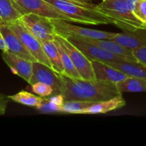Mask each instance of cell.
Listing matches in <instances>:
<instances>
[{
	"label": "cell",
	"mask_w": 146,
	"mask_h": 146,
	"mask_svg": "<svg viewBox=\"0 0 146 146\" xmlns=\"http://www.w3.org/2000/svg\"><path fill=\"white\" fill-rule=\"evenodd\" d=\"M61 82V94L64 101H104L122 94L115 84L74 78L64 74L57 73Z\"/></svg>",
	"instance_id": "1"
},
{
	"label": "cell",
	"mask_w": 146,
	"mask_h": 146,
	"mask_svg": "<svg viewBox=\"0 0 146 146\" xmlns=\"http://www.w3.org/2000/svg\"><path fill=\"white\" fill-rule=\"evenodd\" d=\"M66 16L73 22L89 25L114 24V20L94 7H85L67 0H45Z\"/></svg>",
	"instance_id": "2"
},
{
	"label": "cell",
	"mask_w": 146,
	"mask_h": 146,
	"mask_svg": "<svg viewBox=\"0 0 146 146\" xmlns=\"http://www.w3.org/2000/svg\"><path fill=\"white\" fill-rule=\"evenodd\" d=\"M94 8L113 19L114 25L123 31L146 27V24L139 20L130 9L125 0L102 1Z\"/></svg>",
	"instance_id": "3"
},
{
	"label": "cell",
	"mask_w": 146,
	"mask_h": 146,
	"mask_svg": "<svg viewBox=\"0 0 146 146\" xmlns=\"http://www.w3.org/2000/svg\"><path fill=\"white\" fill-rule=\"evenodd\" d=\"M12 3L15 8L21 13V16L31 13L50 19L73 22L72 19L59 11L45 0H12Z\"/></svg>",
	"instance_id": "4"
},
{
	"label": "cell",
	"mask_w": 146,
	"mask_h": 146,
	"mask_svg": "<svg viewBox=\"0 0 146 146\" xmlns=\"http://www.w3.org/2000/svg\"><path fill=\"white\" fill-rule=\"evenodd\" d=\"M6 24L15 33L24 47L28 50L36 61L42 63L52 68L51 64L43 51L41 42L27 29L19 19Z\"/></svg>",
	"instance_id": "5"
},
{
	"label": "cell",
	"mask_w": 146,
	"mask_h": 146,
	"mask_svg": "<svg viewBox=\"0 0 146 146\" xmlns=\"http://www.w3.org/2000/svg\"><path fill=\"white\" fill-rule=\"evenodd\" d=\"M55 33L64 38H89L113 39L117 33L100 31L85 27H77L62 20L51 19Z\"/></svg>",
	"instance_id": "6"
},
{
	"label": "cell",
	"mask_w": 146,
	"mask_h": 146,
	"mask_svg": "<svg viewBox=\"0 0 146 146\" xmlns=\"http://www.w3.org/2000/svg\"><path fill=\"white\" fill-rule=\"evenodd\" d=\"M54 39L56 40L67 53L77 72L80 74V78L92 81L96 80L94 78L91 61L83 54L81 51L74 46L67 38L58 34H56L54 35Z\"/></svg>",
	"instance_id": "7"
},
{
	"label": "cell",
	"mask_w": 146,
	"mask_h": 146,
	"mask_svg": "<svg viewBox=\"0 0 146 146\" xmlns=\"http://www.w3.org/2000/svg\"><path fill=\"white\" fill-rule=\"evenodd\" d=\"M19 19L40 42L54 40L56 33L51 19L31 13L23 14Z\"/></svg>",
	"instance_id": "8"
},
{
	"label": "cell",
	"mask_w": 146,
	"mask_h": 146,
	"mask_svg": "<svg viewBox=\"0 0 146 146\" xmlns=\"http://www.w3.org/2000/svg\"><path fill=\"white\" fill-rule=\"evenodd\" d=\"M37 82H42L51 86L53 95L61 94V82L57 72L50 67L39 61L32 62V74L28 84L32 85Z\"/></svg>",
	"instance_id": "9"
},
{
	"label": "cell",
	"mask_w": 146,
	"mask_h": 146,
	"mask_svg": "<svg viewBox=\"0 0 146 146\" xmlns=\"http://www.w3.org/2000/svg\"><path fill=\"white\" fill-rule=\"evenodd\" d=\"M66 38L70 42H71L74 46L77 47L80 51H81L90 61H100L105 62V61H115L127 59L122 56L111 54V53L108 52L102 48H99L96 46L92 45V44L84 42L79 38H72V37H68Z\"/></svg>",
	"instance_id": "10"
},
{
	"label": "cell",
	"mask_w": 146,
	"mask_h": 146,
	"mask_svg": "<svg viewBox=\"0 0 146 146\" xmlns=\"http://www.w3.org/2000/svg\"><path fill=\"white\" fill-rule=\"evenodd\" d=\"M0 31L4 37L8 51L27 61L32 62L37 61L29 52L28 50L24 47L15 33L8 27L6 23L0 22Z\"/></svg>",
	"instance_id": "11"
},
{
	"label": "cell",
	"mask_w": 146,
	"mask_h": 146,
	"mask_svg": "<svg viewBox=\"0 0 146 146\" xmlns=\"http://www.w3.org/2000/svg\"><path fill=\"white\" fill-rule=\"evenodd\" d=\"M1 57L13 74L18 75L27 83L29 81L32 74V61L21 58L9 51H2Z\"/></svg>",
	"instance_id": "12"
},
{
	"label": "cell",
	"mask_w": 146,
	"mask_h": 146,
	"mask_svg": "<svg viewBox=\"0 0 146 146\" xmlns=\"http://www.w3.org/2000/svg\"><path fill=\"white\" fill-rule=\"evenodd\" d=\"M94 78L97 81L116 84L128 77L119 70L100 61H91Z\"/></svg>",
	"instance_id": "13"
},
{
	"label": "cell",
	"mask_w": 146,
	"mask_h": 146,
	"mask_svg": "<svg viewBox=\"0 0 146 146\" xmlns=\"http://www.w3.org/2000/svg\"><path fill=\"white\" fill-rule=\"evenodd\" d=\"M113 40L131 50L146 46V27L117 33Z\"/></svg>",
	"instance_id": "14"
},
{
	"label": "cell",
	"mask_w": 146,
	"mask_h": 146,
	"mask_svg": "<svg viewBox=\"0 0 146 146\" xmlns=\"http://www.w3.org/2000/svg\"><path fill=\"white\" fill-rule=\"evenodd\" d=\"M92 44L100 48L105 50L115 55L122 56L132 61H137L133 55V50L123 46L113 39H103V38H76Z\"/></svg>",
	"instance_id": "15"
},
{
	"label": "cell",
	"mask_w": 146,
	"mask_h": 146,
	"mask_svg": "<svg viewBox=\"0 0 146 146\" xmlns=\"http://www.w3.org/2000/svg\"><path fill=\"white\" fill-rule=\"evenodd\" d=\"M105 64L119 70L128 76L146 79V66L137 61L129 59L115 61H105Z\"/></svg>",
	"instance_id": "16"
},
{
	"label": "cell",
	"mask_w": 146,
	"mask_h": 146,
	"mask_svg": "<svg viewBox=\"0 0 146 146\" xmlns=\"http://www.w3.org/2000/svg\"><path fill=\"white\" fill-rule=\"evenodd\" d=\"M126 104L122 94L117 96L115 97L104 100V101H97L94 104L90 106L82 111V114H99L106 113L114 110L119 109L123 108Z\"/></svg>",
	"instance_id": "17"
},
{
	"label": "cell",
	"mask_w": 146,
	"mask_h": 146,
	"mask_svg": "<svg viewBox=\"0 0 146 146\" xmlns=\"http://www.w3.org/2000/svg\"><path fill=\"white\" fill-rule=\"evenodd\" d=\"M43 51L45 53L49 61L51 64L52 68L53 71L57 73L64 74V68L62 64L58 49L53 41H46L41 42Z\"/></svg>",
	"instance_id": "18"
},
{
	"label": "cell",
	"mask_w": 146,
	"mask_h": 146,
	"mask_svg": "<svg viewBox=\"0 0 146 146\" xmlns=\"http://www.w3.org/2000/svg\"><path fill=\"white\" fill-rule=\"evenodd\" d=\"M120 93L146 92V79L137 77L128 76L115 84Z\"/></svg>",
	"instance_id": "19"
},
{
	"label": "cell",
	"mask_w": 146,
	"mask_h": 146,
	"mask_svg": "<svg viewBox=\"0 0 146 146\" xmlns=\"http://www.w3.org/2000/svg\"><path fill=\"white\" fill-rule=\"evenodd\" d=\"M7 98L21 105L36 108L37 109L44 101V98L25 91H21L14 95L8 96Z\"/></svg>",
	"instance_id": "20"
},
{
	"label": "cell",
	"mask_w": 146,
	"mask_h": 146,
	"mask_svg": "<svg viewBox=\"0 0 146 146\" xmlns=\"http://www.w3.org/2000/svg\"><path fill=\"white\" fill-rule=\"evenodd\" d=\"M21 17V13L15 8L12 0H0V22H11Z\"/></svg>",
	"instance_id": "21"
},
{
	"label": "cell",
	"mask_w": 146,
	"mask_h": 146,
	"mask_svg": "<svg viewBox=\"0 0 146 146\" xmlns=\"http://www.w3.org/2000/svg\"><path fill=\"white\" fill-rule=\"evenodd\" d=\"M54 41L57 49H58L60 59H61L62 61V64L63 68H64V74L67 75L68 76L72 77V78H81L80 76V74H78L77 69L74 67V64L72 62L71 59H70V57L69 56V55L66 52L65 50L63 48V47L56 40L54 39Z\"/></svg>",
	"instance_id": "22"
},
{
	"label": "cell",
	"mask_w": 146,
	"mask_h": 146,
	"mask_svg": "<svg viewBox=\"0 0 146 146\" xmlns=\"http://www.w3.org/2000/svg\"><path fill=\"white\" fill-rule=\"evenodd\" d=\"M95 102L84 101H64L60 106V113L82 114V111Z\"/></svg>",
	"instance_id": "23"
},
{
	"label": "cell",
	"mask_w": 146,
	"mask_h": 146,
	"mask_svg": "<svg viewBox=\"0 0 146 146\" xmlns=\"http://www.w3.org/2000/svg\"><path fill=\"white\" fill-rule=\"evenodd\" d=\"M31 86V90L34 94H37L40 97H47L51 96L53 95V88L51 86L42 82H37L33 84Z\"/></svg>",
	"instance_id": "24"
},
{
	"label": "cell",
	"mask_w": 146,
	"mask_h": 146,
	"mask_svg": "<svg viewBox=\"0 0 146 146\" xmlns=\"http://www.w3.org/2000/svg\"><path fill=\"white\" fill-rule=\"evenodd\" d=\"M133 14L142 22L146 24V0H137Z\"/></svg>",
	"instance_id": "25"
},
{
	"label": "cell",
	"mask_w": 146,
	"mask_h": 146,
	"mask_svg": "<svg viewBox=\"0 0 146 146\" xmlns=\"http://www.w3.org/2000/svg\"><path fill=\"white\" fill-rule=\"evenodd\" d=\"M133 53L136 60L146 66V46L133 50Z\"/></svg>",
	"instance_id": "26"
},
{
	"label": "cell",
	"mask_w": 146,
	"mask_h": 146,
	"mask_svg": "<svg viewBox=\"0 0 146 146\" xmlns=\"http://www.w3.org/2000/svg\"><path fill=\"white\" fill-rule=\"evenodd\" d=\"M49 102L54 104L57 106H62L64 102V98L62 94H57V95H52L50 98H47Z\"/></svg>",
	"instance_id": "27"
},
{
	"label": "cell",
	"mask_w": 146,
	"mask_h": 146,
	"mask_svg": "<svg viewBox=\"0 0 146 146\" xmlns=\"http://www.w3.org/2000/svg\"><path fill=\"white\" fill-rule=\"evenodd\" d=\"M67 1H72V2L76 3V4H81V5L85 6V7H95L96 5L93 4L92 0H67Z\"/></svg>",
	"instance_id": "28"
},
{
	"label": "cell",
	"mask_w": 146,
	"mask_h": 146,
	"mask_svg": "<svg viewBox=\"0 0 146 146\" xmlns=\"http://www.w3.org/2000/svg\"><path fill=\"white\" fill-rule=\"evenodd\" d=\"M7 100L4 96H0V115H4L7 108Z\"/></svg>",
	"instance_id": "29"
},
{
	"label": "cell",
	"mask_w": 146,
	"mask_h": 146,
	"mask_svg": "<svg viewBox=\"0 0 146 146\" xmlns=\"http://www.w3.org/2000/svg\"><path fill=\"white\" fill-rule=\"evenodd\" d=\"M0 50H1V51H8L7 44H6L5 41H4V37H3V35L2 34H1V31H0Z\"/></svg>",
	"instance_id": "30"
},
{
	"label": "cell",
	"mask_w": 146,
	"mask_h": 146,
	"mask_svg": "<svg viewBox=\"0 0 146 146\" xmlns=\"http://www.w3.org/2000/svg\"><path fill=\"white\" fill-rule=\"evenodd\" d=\"M102 1H108V0H102Z\"/></svg>",
	"instance_id": "31"
}]
</instances>
